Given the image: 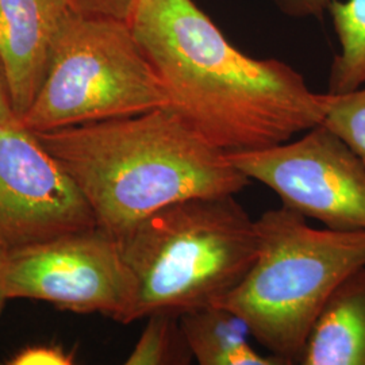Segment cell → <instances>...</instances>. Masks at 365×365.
Segmentation results:
<instances>
[{
  "label": "cell",
  "instance_id": "obj_1",
  "mask_svg": "<svg viewBox=\"0 0 365 365\" xmlns=\"http://www.w3.org/2000/svg\"><path fill=\"white\" fill-rule=\"evenodd\" d=\"M170 107L222 152H252L321 125L325 93L292 66L238 51L194 0H138L128 21Z\"/></svg>",
  "mask_w": 365,
  "mask_h": 365
},
{
  "label": "cell",
  "instance_id": "obj_2",
  "mask_svg": "<svg viewBox=\"0 0 365 365\" xmlns=\"http://www.w3.org/2000/svg\"><path fill=\"white\" fill-rule=\"evenodd\" d=\"M34 133L78 182L98 229L114 238L172 203L237 195L250 182L170 106Z\"/></svg>",
  "mask_w": 365,
  "mask_h": 365
},
{
  "label": "cell",
  "instance_id": "obj_3",
  "mask_svg": "<svg viewBox=\"0 0 365 365\" xmlns=\"http://www.w3.org/2000/svg\"><path fill=\"white\" fill-rule=\"evenodd\" d=\"M117 241L135 284L125 325L212 304L240 283L257 255L256 221L235 195L172 203Z\"/></svg>",
  "mask_w": 365,
  "mask_h": 365
},
{
  "label": "cell",
  "instance_id": "obj_4",
  "mask_svg": "<svg viewBox=\"0 0 365 365\" xmlns=\"http://www.w3.org/2000/svg\"><path fill=\"white\" fill-rule=\"evenodd\" d=\"M256 229L253 264L212 304L240 315L271 354L299 363L331 294L365 265V230L315 229L286 206L262 212Z\"/></svg>",
  "mask_w": 365,
  "mask_h": 365
},
{
  "label": "cell",
  "instance_id": "obj_5",
  "mask_svg": "<svg viewBox=\"0 0 365 365\" xmlns=\"http://www.w3.org/2000/svg\"><path fill=\"white\" fill-rule=\"evenodd\" d=\"M168 106V92L129 24L78 13L19 120L31 131H48Z\"/></svg>",
  "mask_w": 365,
  "mask_h": 365
},
{
  "label": "cell",
  "instance_id": "obj_6",
  "mask_svg": "<svg viewBox=\"0 0 365 365\" xmlns=\"http://www.w3.org/2000/svg\"><path fill=\"white\" fill-rule=\"evenodd\" d=\"M4 287L9 299L43 300L123 325L135 291L117 238L99 229L10 249Z\"/></svg>",
  "mask_w": 365,
  "mask_h": 365
},
{
  "label": "cell",
  "instance_id": "obj_7",
  "mask_svg": "<svg viewBox=\"0 0 365 365\" xmlns=\"http://www.w3.org/2000/svg\"><path fill=\"white\" fill-rule=\"evenodd\" d=\"M227 156L288 209L329 229L365 230V164L322 123L297 141Z\"/></svg>",
  "mask_w": 365,
  "mask_h": 365
},
{
  "label": "cell",
  "instance_id": "obj_8",
  "mask_svg": "<svg viewBox=\"0 0 365 365\" xmlns=\"http://www.w3.org/2000/svg\"><path fill=\"white\" fill-rule=\"evenodd\" d=\"M98 229L78 182L19 118L0 125V242L7 249Z\"/></svg>",
  "mask_w": 365,
  "mask_h": 365
},
{
  "label": "cell",
  "instance_id": "obj_9",
  "mask_svg": "<svg viewBox=\"0 0 365 365\" xmlns=\"http://www.w3.org/2000/svg\"><path fill=\"white\" fill-rule=\"evenodd\" d=\"M76 14L72 0H0V61L19 119L38 93L53 52Z\"/></svg>",
  "mask_w": 365,
  "mask_h": 365
},
{
  "label": "cell",
  "instance_id": "obj_10",
  "mask_svg": "<svg viewBox=\"0 0 365 365\" xmlns=\"http://www.w3.org/2000/svg\"><path fill=\"white\" fill-rule=\"evenodd\" d=\"M303 365H365V265L327 300L299 360Z\"/></svg>",
  "mask_w": 365,
  "mask_h": 365
},
{
  "label": "cell",
  "instance_id": "obj_11",
  "mask_svg": "<svg viewBox=\"0 0 365 365\" xmlns=\"http://www.w3.org/2000/svg\"><path fill=\"white\" fill-rule=\"evenodd\" d=\"M194 360L200 365H288L274 354L257 352L248 324L235 312L209 304L180 317Z\"/></svg>",
  "mask_w": 365,
  "mask_h": 365
},
{
  "label": "cell",
  "instance_id": "obj_12",
  "mask_svg": "<svg viewBox=\"0 0 365 365\" xmlns=\"http://www.w3.org/2000/svg\"><path fill=\"white\" fill-rule=\"evenodd\" d=\"M341 51L329 73L327 93L365 86V0H330L327 6Z\"/></svg>",
  "mask_w": 365,
  "mask_h": 365
},
{
  "label": "cell",
  "instance_id": "obj_13",
  "mask_svg": "<svg viewBox=\"0 0 365 365\" xmlns=\"http://www.w3.org/2000/svg\"><path fill=\"white\" fill-rule=\"evenodd\" d=\"M148 324L125 364L188 365L194 356L182 331L180 315L157 313Z\"/></svg>",
  "mask_w": 365,
  "mask_h": 365
},
{
  "label": "cell",
  "instance_id": "obj_14",
  "mask_svg": "<svg viewBox=\"0 0 365 365\" xmlns=\"http://www.w3.org/2000/svg\"><path fill=\"white\" fill-rule=\"evenodd\" d=\"M322 125L339 135L365 164V86L345 93H325Z\"/></svg>",
  "mask_w": 365,
  "mask_h": 365
},
{
  "label": "cell",
  "instance_id": "obj_15",
  "mask_svg": "<svg viewBox=\"0 0 365 365\" xmlns=\"http://www.w3.org/2000/svg\"><path fill=\"white\" fill-rule=\"evenodd\" d=\"M76 349L66 351L60 345H31L19 351L10 365H71L75 363Z\"/></svg>",
  "mask_w": 365,
  "mask_h": 365
},
{
  "label": "cell",
  "instance_id": "obj_16",
  "mask_svg": "<svg viewBox=\"0 0 365 365\" xmlns=\"http://www.w3.org/2000/svg\"><path fill=\"white\" fill-rule=\"evenodd\" d=\"M78 13L129 21L138 0H72Z\"/></svg>",
  "mask_w": 365,
  "mask_h": 365
},
{
  "label": "cell",
  "instance_id": "obj_17",
  "mask_svg": "<svg viewBox=\"0 0 365 365\" xmlns=\"http://www.w3.org/2000/svg\"><path fill=\"white\" fill-rule=\"evenodd\" d=\"M282 13L295 18L322 16L330 0H274Z\"/></svg>",
  "mask_w": 365,
  "mask_h": 365
},
{
  "label": "cell",
  "instance_id": "obj_18",
  "mask_svg": "<svg viewBox=\"0 0 365 365\" xmlns=\"http://www.w3.org/2000/svg\"><path fill=\"white\" fill-rule=\"evenodd\" d=\"M16 118L18 117L14 110L13 99H11V92L9 87L7 76H6L3 64L0 61V125L16 119Z\"/></svg>",
  "mask_w": 365,
  "mask_h": 365
},
{
  "label": "cell",
  "instance_id": "obj_19",
  "mask_svg": "<svg viewBox=\"0 0 365 365\" xmlns=\"http://www.w3.org/2000/svg\"><path fill=\"white\" fill-rule=\"evenodd\" d=\"M10 249L6 248L0 242V313L4 307V303L9 300L7 294H6V287H4V268H6V260H7V253Z\"/></svg>",
  "mask_w": 365,
  "mask_h": 365
}]
</instances>
